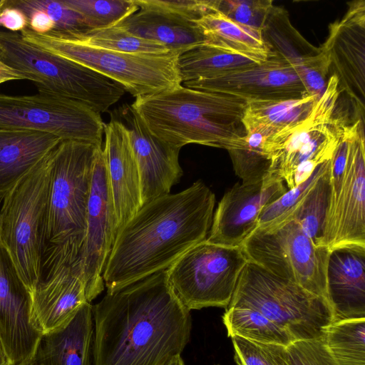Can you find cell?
<instances>
[{"mask_svg":"<svg viewBox=\"0 0 365 365\" xmlns=\"http://www.w3.org/2000/svg\"><path fill=\"white\" fill-rule=\"evenodd\" d=\"M15 365H40L36 355L33 357Z\"/></svg>","mask_w":365,"mask_h":365,"instance_id":"cell-46","label":"cell"},{"mask_svg":"<svg viewBox=\"0 0 365 365\" xmlns=\"http://www.w3.org/2000/svg\"><path fill=\"white\" fill-rule=\"evenodd\" d=\"M322 338L338 365H365V318L334 322Z\"/></svg>","mask_w":365,"mask_h":365,"instance_id":"cell-32","label":"cell"},{"mask_svg":"<svg viewBox=\"0 0 365 365\" xmlns=\"http://www.w3.org/2000/svg\"><path fill=\"white\" fill-rule=\"evenodd\" d=\"M330 165L331 162L293 216V220L317 247H325L324 230L329 200Z\"/></svg>","mask_w":365,"mask_h":365,"instance_id":"cell-33","label":"cell"},{"mask_svg":"<svg viewBox=\"0 0 365 365\" xmlns=\"http://www.w3.org/2000/svg\"><path fill=\"white\" fill-rule=\"evenodd\" d=\"M247 104L240 96L181 84L137 97L131 106L149 130L171 146L200 144L228 150L246 135Z\"/></svg>","mask_w":365,"mask_h":365,"instance_id":"cell-3","label":"cell"},{"mask_svg":"<svg viewBox=\"0 0 365 365\" xmlns=\"http://www.w3.org/2000/svg\"><path fill=\"white\" fill-rule=\"evenodd\" d=\"M287 190L284 182L271 175L256 184L235 183L218 203L206 240L217 245L240 246L255 229L262 209Z\"/></svg>","mask_w":365,"mask_h":365,"instance_id":"cell-16","label":"cell"},{"mask_svg":"<svg viewBox=\"0 0 365 365\" xmlns=\"http://www.w3.org/2000/svg\"><path fill=\"white\" fill-rule=\"evenodd\" d=\"M83 17L91 29L115 26L136 12L135 0H63Z\"/></svg>","mask_w":365,"mask_h":365,"instance_id":"cell-37","label":"cell"},{"mask_svg":"<svg viewBox=\"0 0 365 365\" xmlns=\"http://www.w3.org/2000/svg\"><path fill=\"white\" fill-rule=\"evenodd\" d=\"M0 365H11L9 357L0 339Z\"/></svg>","mask_w":365,"mask_h":365,"instance_id":"cell-45","label":"cell"},{"mask_svg":"<svg viewBox=\"0 0 365 365\" xmlns=\"http://www.w3.org/2000/svg\"><path fill=\"white\" fill-rule=\"evenodd\" d=\"M222 320L230 337L285 346L295 341L286 329L252 308L227 307Z\"/></svg>","mask_w":365,"mask_h":365,"instance_id":"cell-31","label":"cell"},{"mask_svg":"<svg viewBox=\"0 0 365 365\" xmlns=\"http://www.w3.org/2000/svg\"><path fill=\"white\" fill-rule=\"evenodd\" d=\"M327 283L334 322L365 318V248L331 250Z\"/></svg>","mask_w":365,"mask_h":365,"instance_id":"cell-23","label":"cell"},{"mask_svg":"<svg viewBox=\"0 0 365 365\" xmlns=\"http://www.w3.org/2000/svg\"><path fill=\"white\" fill-rule=\"evenodd\" d=\"M363 119L351 125L342 184L326 216L324 247L365 248V150Z\"/></svg>","mask_w":365,"mask_h":365,"instance_id":"cell-13","label":"cell"},{"mask_svg":"<svg viewBox=\"0 0 365 365\" xmlns=\"http://www.w3.org/2000/svg\"><path fill=\"white\" fill-rule=\"evenodd\" d=\"M231 338L237 365H293L285 346Z\"/></svg>","mask_w":365,"mask_h":365,"instance_id":"cell-38","label":"cell"},{"mask_svg":"<svg viewBox=\"0 0 365 365\" xmlns=\"http://www.w3.org/2000/svg\"><path fill=\"white\" fill-rule=\"evenodd\" d=\"M49 154L4 197L0 207V244L31 296L41 278Z\"/></svg>","mask_w":365,"mask_h":365,"instance_id":"cell-8","label":"cell"},{"mask_svg":"<svg viewBox=\"0 0 365 365\" xmlns=\"http://www.w3.org/2000/svg\"><path fill=\"white\" fill-rule=\"evenodd\" d=\"M248 262L242 246L205 240L166 269L168 284L188 309L229 305L240 275Z\"/></svg>","mask_w":365,"mask_h":365,"instance_id":"cell-10","label":"cell"},{"mask_svg":"<svg viewBox=\"0 0 365 365\" xmlns=\"http://www.w3.org/2000/svg\"><path fill=\"white\" fill-rule=\"evenodd\" d=\"M329 53L341 92L351 97L358 113H364L365 2L349 3L344 16L330 24L322 45Z\"/></svg>","mask_w":365,"mask_h":365,"instance_id":"cell-19","label":"cell"},{"mask_svg":"<svg viewBox=\"0 0 365 365\" xmlns=\"http://www.w3.org/2000/svg\"><path fill=\"white\" fill-rule=\"evenodd\" d=\"M41 336L31 319V296L0 244V339L11 365L35 356Z\"/></svg>","mask_w":365,"mask_h":365,"instance_id":"cell-18","label":"cell"},{"mask_svg":"<svg viewBox=\"0 0 365 365\" xmlns=\"http://www.w3.org/2000/svg\"><path fill=\"white\" fill-rule=\"evenodd\" d=\"M227 307L259 312L286 329L294 341L320 339L334 322L327 300L250 262L243 268Z\"/></svg>","mask_w":365,"mask_h":365,"instance_id":"cell-7","label":"cell"},{"mask_svg":"<svg viewBox=\"0 0 365 365\" xmlns=\"http://www.w3.org/2000/svg\"><path fill=\"white\" fill-rule=\"evenodd\" d=\"M92 310L94 365H166L190 340V311L166 269L107 292Z\"/></svg>","mask_w":365,"mask_h":365,"instance_id":"cell-1","label":"cell"},{"mask_svg":"<svg viewBox=\"0 0 365 365\" xmlns=\"http://www.w3.org/2000/svg\"><path fill=\"white\" fill-rule=\"evenodd\" d=\"M77 40L91 46L128 53L160 54L172 52L163 44L138 37L118 24L91 30Z\"/></svg>","mask_w":365,"mask_h":365,"instance_id":"cell-35","label":"cell"},{"mask_svg":"<svg viewBox=\"0 0 365 365\" xmlns=\"http://www.w3.org/2000/svg\"><path fill=\"white\" fill-rule=\"evenodd\" d=\"M7 4L24 12L33 9L44 11L55 24L54 29L48 34L79 39L91 30L81 14L68 6L63 0H8Z\"/></svg>","mask_w":365,"mask_h":365,"instance_id":"cell-36","label":"cell"},{"mask_svg":"<svg viewBox=\"0 0 365 365\" xmlns=\"http://www.w3.org/2000/svg\"><path fill=\"white\" fill-rule=\"evenodd\" d=\"M117 235L115 207L103 148L95 161L81 264L91 302L104 289L103 272Z\"/></svg>","mask_w":365,"mask_h":365,"instance_id":"cell-14","label":"cell"},{"mask_svg":"<svg viewBox=\"0 0 365 365\" xmlns=\"http://www.w3.org/2000/svg\"><path fill=\"white\" fill-rule=\"evenodd\" d=\"M108 180L115 207L117 233L142 207L138 169L128 130L119 119L104 125Z\"/></svg>","mask_w":365,"mask_h":365,"instance_id":"cell-22","label":"cell"},{"mask_svg":"<svg viewBox=\"0 0 365 365\" xmlns=\"http://www.w3.org/2000/svg\"><path fill=\"white\" fill-rule=\"evenodd\" d=\"M273 7L271 0H220L218 11L240 24L262 31Z\"/></svg>","mask_w":365,"mask_h":365,"instance_id":"cell-39","label":"cell"},{"mask_svg":"<svg viewBox=\"0 0 365 365\" xmlns=\"http://www.w3.org/2000/svg\"><path fill=\"white\" fill-rule=\"evenodd\" d=\"M246 135L235 146L227 150L235 174L243 184H256L269 174L272 155L268 140L276 132L264 128H247Z\"/></svg>","mask_w":365,"mask_h":365,"instance_id":"cell-30","label":"cell"},{"mask_svg":"<svg viewBox=\"0 0 365 365\" xmlns=\"http://www.w3.org/2000/svg\"><path fill=\"white\" fill-rule=\"evenodd\" d=\"M241 246L248 262L329 302L327 270L330 251L316 247L296 221L269 232L254 230Z\"/></svg>","mask_w":365,"mask_h":365,"instance_id":"cell-11","label":"cell"},{"mask_svg":"<svg viewBox=\"0 0 365 365\" xmlns=\"http://www.w3.org/2000/svg\"><path fill=\"white\" fill-rule=\"evenodd\" d=\"M215 196L201 180L143 205L118 230L103 272L112 292L166 269L207 239Z\"/></svg>","mask_w":365,"mask_h":365,"instance_id":"cell-2","label":"cell"},{"mask_svg":"<svg viewBox=\"0 0 365 365\" xmlns=\"http://www.w3.org/2000/svg\"><path fill=\"white\" fill-rule=\"evenodd\" d=\"M61 141L47 133L0 128V201Z\"/></svg>","mask_w":365,"mask_h":365,"instance_id":"cell-26","label":"cell"},{"mask_svg":"<svg viewBox=\"0 0 365 365\" xmlns=\"http://www.w3.org/2000/svg\"><path fill=\"white\" fill-rule=\"evenodd\" d=\"M318 101L312 95L296 99L247 101L243 124L245 129L264 127L277 133L303 122Z\"/></svg>","mask_w":365,"mask_h":365,"instance_id":"cell-29","label":"cell"},{"mask_svg":"<svg viewBox=\"0 0 365 365\" xmlns=\"http://www.w3.org/2000/svg\"><path fill=\"white\" fill-rule=\"evenodd\" d=\"M92 305L83 304L62 327L43 334L36 356L40 365H94Z\"/></svg>","mask_w":365,"mask_h":365,"instance_id":"cell-25","label":"cell"},{"mask_svg":"<svg viewBox=\"0 0 365 365\" xmlns=\"http://www.w3.org/2000/svg\"><path fill=\"white\" fill-rule=\"evenodd\" d=\"M182 85L196 90L235 95L247 101L296 99L310 95L294 68L274 53L259 64Z\"/></svg>","mask_w":365,"mask_h":365,"instance_id":"cell-15","label":"cell"},{"mask_svg":"<svg viewBox=\"0 0 365 365\" xmlns=\"http://www.w3.org/2000/svg\"><path fill=\"white\" fill-rule=\"evenodd\" d=\"M16 80H25L20 72L8 66L0 59V84Z\"/></svg>","mask_w":365,"mask_h":365,"instance_id":"cell-44","label":"cell"},{"mask_svg":"<svg viewBox=\"0 0 365 365\" xmlns=\"http://www.w3.org/2000/svg\"><path fill=\"white\" fill-rule=\"evenodd\" d=\"M0 26L11 32H21L29 26V19L22 10L6 4L0 11Z\"/></svg>","mask_w":365,"mask_h":365,"instance_id":"cell-42","label":"cell"},{"mask_svg":"<svg viewBox=\"0 0 365 365\" xmlns=\"http://www.w3.org/2000/svg\"><path fill=\"white\" fill-rule=\"evenodd\" d=\"M135 159L140 183L142 206L170 194L171 187L182 175L179 163L180 148L155 136L131 106L125 104L120 110Z\"/></svg>","mask_w":365,"mask_h":365,"instance_id":"cell-17","label":"cell"},{"mask_svg":"<svg viewBox=\"0 0 365 365\" xmlns=\"http://www.w3.org/2000/svg\"><path fill=\"white\" fill-rule=\"evenodd\" d=\"M195 22L207 44L261 61L274 53L262 30L240 24L218 10Z\"/></svg>","mask_w":365,"mask_h":365,"instance_id":"cell-27","label":"cell"},{"mask_svg":"<svg viewBox=\"0 0 365 365\" xmlns=\"http://www.w3.org/2000/svg\"><path fill=\"white\" fill-rule=\"evenodd\" d=\"M161 9L196 21L204 15L218 10L220 0H149Z\"/></svg>","mask_w":365,"mask_h":365,"instance_id":"cell-41","label":"cell"},{"mask_svg":"<svg viewBox=\"0 0 365 365\" xmlns=\"http://www.w3.org/2000/svg\"><path fill=\"white\" fill-rule=\"evenodd\" d=\"M0 59L45 91L81 102L101 114L125 93L118 83L74 61L0 31Z\"/></svg>","mask_w":365,"mask_h":365,"instance_id":"cell-5","label":"cell"},{"mask_svg":"<svg viewBox=\"0 0 365 365\" xmlns=\"http://www.w3.org/2000/svg\"><path fill=\"white\" fill-rule=\"evenodd\" d=\"M29 19V26L31 31L45 34L51 32L55 24L50 17L44 11L33 9L24 11Z\"/></svg>","mask_w":365,"mask_h":365,"instance_id":"cell-43","label":"cell"},{"mask_svg":"<svg viewBox=\"0 0 365 365\" xmlns=\"http://www.w3.org/2000/svg\"><path fill=\"white\" fill-rule=\"evenodd\" d=\"M139 9L118 25L132 34L182 54L205 43L193 21L152 4L149 0H135Z\"/></svg>","mask_w":365,"mask_h":365,"instance_id":"cell-24","label":"cell"},{"mask_svg":"<svg viewBox=\"0 0 365 365\" xmlns=\"http://www.w3.org/2000/svg\"><path fill=\"white\" fill-rule=\"evenodd\" d=\"M262 35L271 51L294 68L308 93L320 98L331 69L327 51L307 41L290 23L287 11L274 6L263 27Z\"/></svg>","mask_w":365,"mask_h":365,"instance_id":"cell-21","label":"cell"},{"mask_svg":"<svg viewBox=\"0 0 365 365\" xmlns=\"http://www.w3.org/2000/svg\"><path fill=\"white\" fill-rule=\"evenodd\" d=\"M101 115L77 101L38 91L29 96L0 93V128L38 131L61 140L102 146Z\"/></svg>","mask_w":365,"mask_h":365,"instance_id":"cell-12","label":"cell"},{"mask_svg":"<svg viewBox=\"0 0 365 365\" xmlns=\"http://www.w3.org/2000/svg\"><path fill=\"white\" fill-rule=\"evenodd\" d=\"M81 259L53 267L42 273L31 294V319L45 334L68 322L85 303H91Z\"/></svg>","mask_w":365,"mask_h":365,"instance_id":"cell-20","label":"cell"},{"mask_svg":"<svg viewBox=\"0 0 365 365\" xmlns=\"http://www.w3.org/2000/svg\"><path fill=\"white\" fill-rule=\"evenodd\" d=\"M166 365H185L180 355L176 356L170 360Z\"/></svg>","mask_w":365,"mask_h":365,"instance_id":"cell-47","label":"cell"},{"mask_svg":"<svg viewBox=\"0 0 365 365\" xmlns=\"http://www.w3.org/2000/svg\"><path fill=\"white\" fill-rule=\"evenodd\" d=\"M8 0H0V11L6 5Z\"/></svg>","mask_w":365,"mask_h":365,"instance_id":"cell-48","label":"cell"},{"mask_svg":"<svg viewBox=\"0 0 365 365\" xmlns=\"http://www.w3.org/2000/svg\"><path fill=\"white\" fill-rule=\"evenodd\" d=\"M340 93L339 80L333 74L310 115L270 137L269 175L286 182L289 189L304 182L319 165L332 158L346 125L342 116L334 114Z\"/></svg>","mask_w":365,"mask_h":365,"instance_id":"cell-9","label":"cell"},{"mask_svg":"<svg viewBox=\"0 0 365 365\" xmlns=\"http://www.w3.org/2000/svg\"><path fill=\"white\" fill-rule=\"evenodd\" d=\"M27 41L93 70L120 85L133 97L153 95L182 84L178 59L180 54L128 53L86 44L28 27L21 31Z\"/></svg>","mask_w":365,"mask_h":365,"instance_id":"cell-6","label":"cell"},{"mask_svg":"<svg viewBox=\"0 0 365 365\" xmlns=\"http://www.w3.org/2000/svg\"><path fill=\"white\" fill-rule=\"evenodd\" d=\"M101 148L86 142L61 140L50 153L42 267L81 251L93 167Z\"/></svg>","mask_w":365,"mask_h":365,"instance_id":"cell-4","label":"cell"},{"mask_svg":"<svg viewBox=\"0 0 365 365\" xmlns=\"http://www.w3.org/2000/svg\"><path fill=\"white\" fill-rule=\"evenodd\" d=\"M331 158L319 165L304 182L289 189L279 198L265 206L260 212L255 230L269 232L292 221L294 212L319 178L327 169Z\"/></svg>","mask_w":365,"mask_h":365,"instance_id":"cell-34","label":"cell"},{"mask_svg":"<svg viewBox=\"0 0 365 365\" xmlns=\"http://www.w3.org/2000/svg\"><path fill=\"white\" fill-rule=\"evenodd\" d=\"M287 349L293 365H338L327 350L322 338L295 341Z\"/></svg>","mask_w":365,"mask_h":365,"instance_id":"cell-40","label":"cell"},{"mask_svg":"<svg viewBox=\"0 0 365 365\" xmlns=\"http://www.w3.org/2000/svg\"><path fill=\"white\" fill-rule=\"evenodd\" d=\"M262 62L205 43L180 54L178 66L182 83L221 76Z\"/></svg>","mask_w":365,"mask_h":365,"instance_id":"cell-28","label":"cell"}]
</instances>
